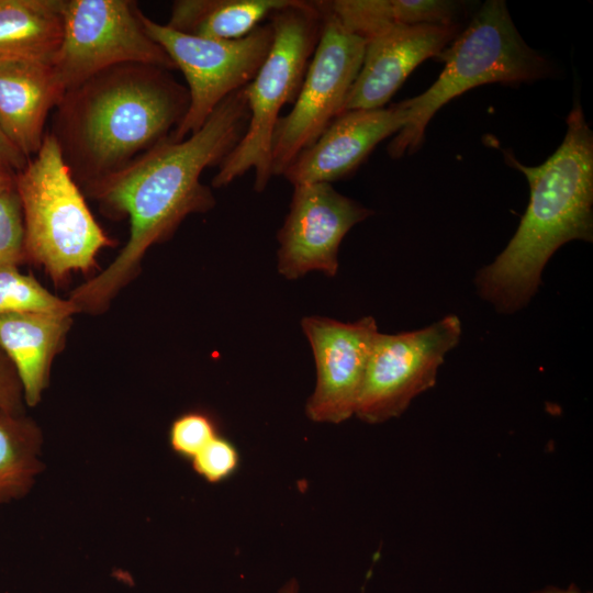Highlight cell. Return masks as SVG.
<instances>
[{
  "label": "cell",
  "instance_id": "9",
  "mask_svg": "<svg viewBox=\"0 0 593 593\" xmlns=\"http://www.w3.org/2000/svg\"><path fill=\"white\" fill-rule=\"evenodd\" d=\"M322 31L292 110L280 116L272 137V174L283 175L293 159L312 145L344 112L360 70L367 41L346 30L324 1Z\"/></svg>",
  "mask_w": 593,
  "mask_h": 593
},
{
  "label": "cell",
  "instance_id": "15",
  "mask_svg": "<svg viewBox=\"0 0 593 593\" xmlns=\"http://www.w3.org/2000/svg\"><path fill=\"white\" fill-rule=\"evenodd\" d=\"M64 92L52 64L0 60V128L27 159L40 150L48 114Z\"/></svg>",
  "mask_w": 593,
  "mask_h": 593
},
{
  "label": "cell",
  "instance_id": "11",
  "mask_svg": "<svg viewBox=\"0 0 593 593\" xmlns=\"http://www.w3.org/2000/svg\"><path fill=\"white\" fill-rule=\"evenodd\" d=\"M372 213L337 192L332 183L295 186L289 213L278 233L279 272L287 279H298L314 270L334 277L343 238Z\"/></svg>",
  "mask_w": 593,
  "mask_h": 593
},
{
  "label": "cell",
  "instance_id": "20",
  "mask_svg": "<svg viewBox=\"0 0 593 593\" xmlns=\"http://www.w3.org/2000/svg\"><path fill=\"white\" fill-rule=\"evenodd\" d=\"M42 435L24 414L0 411V505L23 497L42 469Z\"/></svg>",
  "mask_w": 593,
  "mask_h": 593
},
{
  "label": "cell",
  "instance_id": "7",
  "mask_svg": "<svg viewBox=\"0 0 593 593\" xmlns=\"http://www.w3.org/2000/svg\"><path fill=\"white\" fill-rule=\"evenodd\" d=\"M130 0H64L63 36L52 63L66 91L120 64L139 63L175 69L172 60L143 24Z\"/></svg>",
  "mask_w": 593,
  "mask_h": 593
},
{
  "label": "cell",
  "instance_id": "19",
  "mask_svg": "<svg viewBox=\"0 0 593 593\" xmlns=\"http://www.w3.org/2000/svg\"><path fill=\"white\" fill-rule=\"evenodd\" d=\"M290 0H176L168 27L192 36L235 40L248 35L260 22Z\"/></svg>",
  "mask_w": 593,
  "mask_h": 593
},
{
  "label": "cell",
  "instance_id": "13",
  "mask_svg": "<svg viewBox=\"0 0 593 593\" xmlns=\"http://www.w3.org/2000/svg\"><path fill=\"white\" fill-rule=\"evenodd\" d=\"M406 115L401 102L389 108L344 111L282 176L293 187L346 178L381 141L405 125Z\"/></svg>",
  "mask_w": 593,
  "mask_h": 593
},
{
  "label": "cell",
  "instance_id": "22",
  "mask_svg": "<svg viewBox=\"0 0 593 593\" xmlns=\"http://www.w3.org/2000/svg\"><path fill=\"white\" fill-rule=\"evenodd\" d=\"M27 260L25 226L15 179L0 186V268Z\"/></svg>",
  "mask_w": 593,
  "mask_h": 593
},
{
  "label": "cell",
  "instance_id": "3",
  "mask_svg": "<svg viewBox=\"0 0 593 593\" xmlns=\"http://www.w3.org/2000/svg\"><path fill=\"white\" fill-rule=\"evenodd\" d=\"M567 126L561 145L539 166H525L505 153L507 164L525 175L530 198L506 247L475 277L478 293L499 313L512 314L529 303L559 247L593 239V133L579 103Z\"/></svg>",
  "mask_w": 593,
  "mask_h": 593
},
{
  "label": "cell",
  "instance_id": "8",
  "mask_svg": "<svg viewBox=\"0 0 593 593\" xmlns=\"http://www.w3.org/2000/svg\"><path fill=\"white\" fill-rule=\"evenodd\" d=\"M143 24L187 81L188 111L170 139L179 142L199 131L219 104L256 76L273 41L271 23L260 24L235 40H212L177 32L143 13Z\"/></svg>",
  "mask_w": 593,
  "mask_h": 593
},
{
  "label": "cell",
  "instance_id": "4",
  "mask_svg": "<svg viewBox=\"0 0 593 593\" xmlns=\"http://www.w3.org/2000/svg\"><path fill=\"white\" fill-rule=\"evenodd\" d=\"M440 59L445 67L438 79L423 93L401 102L407 115L388 146L392 158L418 149L434 114L461 93L485 83L535 81L552 70L523 40L503 0L485 1Z\"/></svg>",
  "mask_w": 593,
  "mask_h": 593
},
{
  "label": "cell",
  "instance_id": "29",
  "mask_svg": "<svg viewBox=\"0 0 593 593\" xmlns=\"http://www.w3.org/2000/svg\"><path fill=\"white\" fill-rule=\"evenodd\" d=\"M15 179V175L0 168V186L11 182Z\"/></svg>",
  "mask_w": 593,
  "mask_h": 593
},
{
  "label": "cell",
  "instance_id": "25",
  "mask_svg": "<svg viewBox=\"0 0 593 593\" xmlns=\"http://www.w3.org/2000/svg\"><path fill=\"white\" fill-rule=\"evenodd\" d=\"M24 396L16 371L0 347V411L24 413Z\"/></svg>",
  "mask_w": 593,
  "mask_h": 593
},
{
  "label": "cell",
  "instance_id": "27",
  "mask_svg": "<svg viewBox=\"0 0 593 593\" xmlns=\"http://www.w3.org/2000/svg\"><path fill=\"white\" fill-rule=\"evenodd\" d=\"M533 593H582L578 586L574 584H571L568 589L562 590L557 586H548L539 591H535Z\"/></svg>",
  "mask_w": 593,
  "mask_h": 593
},
{
  "label": "cell",
  "instance_id": "5",
  "mask_svg": "<svg viewBox=\"0 0 593 593\" xmlns=\"http://www.w3.org/2000/svg\"><path fill=\"white\" fill-rule=\"evenodd\" d=\"M273 29L271 48L254 79L243 88L249 120L235 148L219 166L214 188L232 183L254 170V189L261 192L272 174V137L279 112L294 103L322 31L316 1L290 0L269 16Z\"/></svg>",
  "mask_w": 593,
  "mask_h": 593
},
{
  "label": "cell",
  "instance_id": "17",
  "mask_svg": "<svg viewBox=\"0 0 593 593\" xmlns=\"http://www.w3.org/2000/svg\"><path fill=\"white\" fill-rule=\"evenodd\" d=\"M64 0H0V60L52 64L63 36Z\"/></svg>",
  "mask_w": 593,
  "mask_h": 593
},
{
  "label": "cell",
  "instance_id": "2",
  "mask_svg": "<svg viewBox=\"0 0 593 593\" xmlns=\"http://www.w3.org/2000/svg\"><path fill=\"white\" fill-rule=\"evenodd\" d=\"M188 108V89L170 70L120 64L67 89L49 133L82 187L170 138Z\"/></svg>",
  "mask_w": 593,
  "mask_h": 593
},
{
  "label": "cell",
  "instance_id": "24",
  "mask_svg": "<svg viewBox=\"0 0 593 593\" xmlns=\"http://www.w3.org/2000/svg\"><path fill=\"white\" fill-rule=\"evenodd\" d=\"M194 472L209 483H221L238 469L240 457L236 446L221 435L212 439L191 460Z\"/></svg>",
  "mask_w": 593,
  "mask_h": 593
},
{
  "label": "cell",
  "instance_id": "10",
  "mask_svg": "<svg viewBox=\"0 0 593 593\" xmlns=\"http://www.w3.org/2000/svg\"><path fill=\"white\" fill-rule=\"evenodd\" d=\"M460 336L461 322L454 314L416 331L379 333L355 414L369 424L400 416L414 398L434 387L445 356Z\"/></svg>",
  "mask_w": 593,
  "mask_h": 593
},
{
  "label": "cell",
  "instance_id": "1",
  "mask_svg": "<svg viewBox=\"0 0 593 593\" xmlns=\"http://www.w3.org/2000/svg\"><path fill=\"white\" fill-rule=\"evenodd\" d=\"M248 120L240 89L224 99L195 133L179 142L168 138L119 171L80 187L108 217L127 216L131 228L113 262L71 292L69 300L79 312H101L136 277L150 246L168 239L189 214L215 205L201 175L222 164L243 137Z\"/></svg>",
  "mask_w": 593,
  "mask_h": 593
},
{
  "label": "cell",
  "instance_id": "6",
  "mask_svg": "<svg viewBox=\"0 0 593 593\" xmlns=\"http://www.w3.org/2000/svg\"><path fill=\"white\" fill-rule=\"evenodd\" d=\"M27 260L60 283L71 271H88L100 249L113 246L90 212L51 133L25 168L15 175Z\"/></svg>",
  "mask_w": 593,
  "mask_h": 593
},
{
  "label": "cell",
  "instance_id": "28",
  "mask_svg": "<svg viewBox=\"0 0 593 593\" xmlns=\"http://www.w3.org/2000/svg\"><path fill=\"white\" fill-rule=\"evenodd\" d=\"M298 592H299V584L296 580L294 579L287 582L279 591V593H298Z\"/></svg>",
  "mask_w": 593,
  "mask_h": 593
},
{
  "label": "cell",
  "instance_id": "26",
  "mask_svg": "<svg viewBox=\"0 0 593 593\" xmlns=\"http://www.w3.org/2000/svg\"><path fill=\"white\" fill-rule=\"evenodd\" d=\"M29 160L0 128V168L16 175L25 168Z\"/></svg>",
  "mask_w": 593,
  "mask_h": 593
},
{
  "label": "cell",
  "instance_id": "18",
  "mask_svg": "<svg viewBox=\"0 0 593 593\" xmlns=\"http://www.w3.org/2000/svg\"><path fill=\"white\" fill-rule=\"evenodd\" d=\"M327 9L349 32L368 41L391 29L457 24L461 4L447 0H334Z\"/></svg>",
  "mask_w": 593,
  "mask_h": 593
},
{
  "label": "cell",
  "instance_id": "14",
  "mask_svg": "<svg viewBox=\"0 0 593 593\" xmlns=\"http://www.w3.org/2000/svg\"><path fill=\"white\" fill-rule=\"evenodd\" d=\"M458 25L398 26L367 41L344 111L380 109L425 59L443 54Z\"/></svg>",
  "mask_w": 593,
  "mask_h": 593
},
{
  "label": "cell",
  "instance_id": "21",
  "mask_svg": "<svg viewBox=\"0 0 593 593\" xmlns=\"http://www.w3.org/2000/svg\"><path fill=\"white\" fill-rule=\"evenodd\" d=\"M47 312L78 313L70 300H63L46 290L31 273L18 267L0 268V316L9 313Z\"/></svg>",
  "mask_w": 593,
  "mask_h": 593
},
{
  "label": "cell",
  "instance_id": "12",
  "mask_svg": "<svg viewBox=\"0 0 593 593\" xmlns=\"http://www.w3.org/2000/svg\"><path fill=\"white\" fill-rule=\"evenodd\" d=\"M302 328L317 373L306 414L314 422L342 423L356 412L368 361L380 333L376 320L365 316L344 323L310 316L302 320Z\"/></svg>",
  "mask_w": 593,
  "mask_h": 593
},
{
  "label": "cell",
  "instance_id": "23",
  "mask_svg": "<svg viewBox=\"0 0 593 593\" xmlns=\"http://www.w3.org/2000/svg\"><path fill=\"white\" fill-rule=\"evenodd\" d=\"M215 421L206 413L192 411L177 417L169 429V445L181 458L191 460L219 436Z\"/></svg>",
  "mask_w": 593,
  "mask_h": 593
},
{
  "label": "cell",
  "instance_id": "16",
  "mask_svg": "<svg viewBox=\"0 0 593 593\" xmlns=\"http://www.w3.org/2000/svg\"><path fill=\"white\" fill-rule=\"evenodd\" d=\"M70 316L47 312L0 316V347L16 371L29 406L41 402L53 358L63 347L71 326Z\"/></svg>",
  "mask_w": 593,
  "mask_h": 593
}]
</instances>
